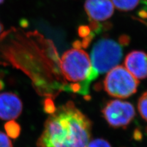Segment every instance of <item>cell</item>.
<instances>
[{
	"label": "cell",
	"instance_id": "obj_15",
	"mask_svg": "<svg viewBox=\"0 0 147 147\" xmlns=\"http://www.w3.org/2000/svg\"><path fill=\"white\" fill-rule=\"evenodd\" d=\"M90 28L88 26L85 25H82L79 28V34L80 37L82 38H85V37L88 36L91 34Z\"/></svg>",
	"mask_w": 147,
	"mask_h": 147
},
{
	"label": "cell",
	"instance_id": "obj_5",
	"mask_svg": "<svg viewBox=\"0 0 147 147\" xmlns=\"http://www.w3.org/2000/svg\"><path fill=\"white\" fill-rule=\"evenodd\" d=\"M104 118L109 125L114 128L125 127L135 117V109L127 102L112 100L105 105L102 110Z\"/></svg>",
	"mask_w": 147,
	"mask_h": 147
},
{
	"label": "cell",
	"instance_id": "obj_17",
	"mask_svg": "<svg viewBox=\"0 0 147 147\" xmlns=\"http://www.w3.org/2000/svg\"><path fill=\"white\" fill-rule=\"evenodd\" d=\"M119 42L121 45H127L129 42V38L127 36L123 35L119 38Z\"/></svg>",
	"mask_w": 147,
	"mask_h": 147
},
{
	"label": "cell",
	"instance_id": "obj_21",
	"mask_svg": "<svg viewBox=\"0 0 147 147\" xmlns=\"http://www.w3.org/2000/svg\"><path fill=\"white\" fill-rule=\"evenodd\" d=\"M4 0H0V4H2L3 2H4Z\"/></svg>",
	"mask_w": 147,
	"mask_h": 147
},
{
	"label": "cell",
	"instance_id": "obj_7",
	"mask_svg": "<svg viewBox=\"0 0 147 147\" xmlns=\"http://www.w3.org/2000/svg\"><path fill=\"white\" fill-rule=\"evenodd\" d=\"M84 8L90 20L98 22L107 20L114 12L111 0H86Z\"/></svg>",
	"mask_w": 147,
	"mask_h": 147
},
{
	"label": "cell",
	"instance_id": "obj_13",
	"mask_svg": "<svg viewBox=\"0 0 147 147\" xmlns=\"http://www.w3.org/2000/svg\"><path fill=\"white\" fill-rule=\"evenodd\" d=\"M0 147H12L11 140L1 131H0Z\"/></svg>",
	"mask_w": 147,
	"mask_h": 147
},
{
	"label": "cell",
	"instance_id": "obj_4",
	"mask_svg": "<svg viewBox=\"0 0 147 147\" xmlns=\"http://www.w3.org/2000/svg\"><path fill=\"white\" fill-rule=\"evenodd\" d=\"M139 82L123 66L109 71L104 81L105 91L117 98H127L136 93Z\"/></svg>",
	"mask_w": 147,
	"mask_h": 147
},
{
	"label": "cell",
	"instance_id": "obj_1",
	"mask_svg": "<svg viewBox=\"0 0 147 147\" xmlns=\"http://www.w3.org/2000/svg\"><path fill=\"white\" fill-rule=\"evenodd\" d=\"M92 125L72 102L56 109L46 120L38 147H87Z\"/></svg>",
	"mask_w": 147,
	"mask_h": 147
},
{
	"label": "cell",
	"instance_id": "obj_3",
	"mask_svg": "<svg viewBox=\"0 0 147 147\" xmlns=\"http://www.w3.org/2000/svg\"><path fill=\"white\" fill-rule=\"evenodd\" d=\"M122 57L120 45L113 40L102 39L94 44L90 59L94 69L98 74H104L116 67Z\"/></svg>",
	"mask_w": 147,
	"mask_h": 147
},
{
	"label": "cell",
	"instance_id": "obj_18",
	"mask_svg": "<svg viewBox=\"0 0 147 147\" xmlns=\"http://www.w3.org/2000/svg\"><path fill=\"white\" fill-rule=\"evenodd\" d=\"M139 15L142 18H147V12L144 10H141L139 12Z\"/></svg>",
	"mask_w": 147,
	"mask_h": 147
},
{
	"label": "cell",
	"instance_id": "obj_10",
	"mask_svg": "<svg viewBox=\"0 0 147 147\" xmlns=\"http://www.w3.org/2000/svg\"><path fill=\"white\" fill-rule=\"evenodd\" d=\"M4 129L7 136L12 139H16L20 134V126L13 120H10L4 125Z\"/></svg>",
	"mask_w": 147,
	"mask_h": 147
},
{
	"label": "cell",
	"instance_id": "obj_2",
	"mask_svg": "<svg viewBox=\"0 0 147 147\" xmlns=\"http://www.w3.org/2000/svg\"><path fill=\"white\" fill-rule=\"evenodd\" d=\"M59 67L64 79L69 83L64 90L75 93L88 94L90 84L98 76L92 67L89 55L81 49L74 48L64 52Z\"/></svg>",
	"mask_w": 147,
	"mask_h": 147
},
{
	"label": "cell",
	"instance_id": "obj_14",
	"mask_svg": "<svg viewBox=\"0 0 147 147\" xmlns=\"http://www.w3.org/2000/svg\"><path fill=\"white\" fill-rule=\"evenodd\" d=\"M44 110L47 113L51 114L55 112L56 108L55 107L53 100L50 98H47L44 100Z\"/></svg>",
	"mask_w": 147,
	"mask_h": 147
},
{
	"label": "cell",
	"instance_id": "obj_6",
	"mask_svg": "<svg viewBox=\"0 0 147 147\" xmlns=\"http://www.w3.org/2000/svg\"><path fill=\"white\" fill-rule=\"evenodd\" d=\"M23 105L20 99L12 93L0 94V119L13 120L20 116Z\"/></svg>",
	"mask_w": 147,
	"mask_h": 147
},
{
	"label": "cell",
	"instance_id": "obj_9",
	"mask_svg": "<svg viewBox=\"0 0 147 147\" xmlns=\"http://www.w3.org/2000/svg\"><path fill=\"white\" fill-rule=\"evenodd\" d=\"M113 6L119 11H130L135 9L140 0H111Z\"/></svg>",
	"mask_w": 147,
	"mask_h": 147
},
{
	"label": "cell",
	"instance_id": "obj_12",
	"mask_svg": "<svg viewBox=\"0 0 147 147\" xmlns=\"http://www.w3.org/2000/svg\"><path fill=\"white\" fill-rule=\"evenodd\" d=\"M87 147H112V146L106 140L96 139L90 141Z\"/></svg>",
	"mask_w": 147,
	"mask_h": 147
},
{
	"label": "cell",
	"instance_id": "obj_20",
	"mask_svg": "<svg viewBox=\"0 0 147 147\" xmlns=\"http://www.w3.org/2000/svg\"><path fill=\"white\" fill-rule=\"evenodd\" d=\"M3 86V82H2L1 80H0V90L2 89Z\"/></svg>",
	"mask_w": 147,
	"mask_h": 147
},
{
	"label": "cell",
	"instance_id": "obj_11",
	"mask_svg": "<svg viewBox=\"0 0 147 147\" xmlns=\"http://www.w3.org/2000/svg\"><path fill=\"white\" fill-rule=\"evenodd\" d=\"M138 110L142 117L147 121V91L140 98L138 102Z\"/></svg>",
	"mask_w": 147,
	"mask_h": 147
},
{
	"label": "cell",
	"instance_id": "obj_8",
	"mask_svg": "<svg viewBox=\"0 0 147 147\" xmlns=\"http://www.w3.org/2000/svg\"><path fill=\"white\" fill-rule=\"evenodd\" d=\"M125 66L136 79H145L147 77V54L138 50L129 53L125 59Z\"/></svg>",
	"mask_w": 147,
	"mask_h": 147
},
{
	"label": "cell",
	"instance_id": "obj_16",
	"mask_svg": "<svg viewBox=\"0 0 147 147\" xmlns=\"http://www.w3.org/2000/svg\"><path fill=\"white\" fill-rule=\"evenodd\" d=\"M90 30H93V31L96 32V33H99V32L101 30V25H100L98 21L95 20H90Z\"/></svg>",
	"mask_w": 147,
	"mask_h": 147
},
{
	"label": "cell",
	"instance_id": "obj_19",
	"mask_svg": "<svg viewBox=\"0 0 147 147\" xmlns=\"http://www.w3.org/2000/svg\"><path fill=\"white\" fill-rule=\"evenodd\" d=\"M3 30V25L1 24V22H0V33H1Z\"/></svg>",
	"mask_w": 147,
	"mask_h": 147
}]
</instances>
